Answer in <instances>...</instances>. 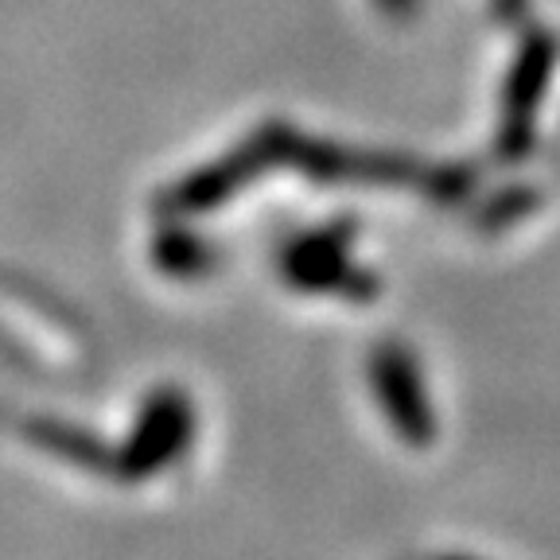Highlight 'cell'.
Returning a JSON list of instances; mask_svg holds the SVG:
<instances>
[{"instance_id":"2","label":"cell","mask_w":560,"mask_h":560,"mask_svg":"<svg viewBox=\"0 0 560 560\" xmlns=\"http://www.w3.org/2000/svg\"><path fill=\"white\" fill-rule=\"evenodd\" d=\"M191 440V405L179 394H160L149 401L144 417H140L137 432H132V447H129V471L149 475L179 455V447Z\"/></svg>"},{"instance_id":"1","label":"cell","mask_w":560,"mask_h":560,"mask_svg":"<svg viewBox=\"0 0 560 560\" xmlns=\"http://www.w3.org/2000/svg\"><path fill=\"white\" fill-rule=\"evenodd\" d=\"M370 377L377 385L385 417L394 420V429L401 432V440L409 444H429L432 440V409L420 385V370L412 362L409 350L401 347H382L377 359L370 362Z\"/></svg>"},{"instance_id":"4","label":"cell","mask_w":560,"mask_h":560,"mask_svg":"<svg viewBox=\"0 0 560 560\" xmlns=\"http://www.w3.org/2000/svg\"><path fill=\"white\" fill-rule=\"evenodd\" d=\"M377 4H382L389 16H409V12L417 9V0H377Z\"/></svg>"},{"instance_id":"3","label":"cell","mask_w":560,"mask_h":560,"mask_svg":"<svg viewBox=\"0 0 560 560\" xmlns=\"http://www.w3.org/2000/svg\"><path fill=\"white\" fill-rule=\"evenodd\" d=\"M284 272L292 277V284H304V289L315 292H347L350 277H354L347 261V242L339 237V230L300 237L284 254Z\"/></svg>"}]
</instances>
